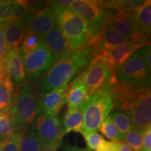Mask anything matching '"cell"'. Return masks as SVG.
<instances>
[{"label":"cell","mask_w":151,"mask_h":151,"mask_svg":"<svg viewBox=\"0 0 151 151\" xmlns=\"http://www.w3.org/2000/svg\"><path fill=\"white\" fill-rule=\"evenodd\" d=\"M65 151H90L87 148H79L76 146H67L65 147Z\"/></svg>","instance_id":"f35d334b"},{"label":"cell","mask_w":151,"mask_h":151,"mask_svg":"<svg viewBox=\"0 0 151 151\" xmlns=\"http://www.w3.org/2000/svg\"><path fill=\"white\" fill-rule=\"evenodd\" d=\"M70 85L42 93L38 101V113L50 117H58L65 104V97Z\"/></svg>","instance_id":"4fadbf2b"},{"label":"cell","mask_w":151,"mask_h":151,"mask_svg":"<svg viewBox=\"0 0 151 151\" xmlns=\"http://www.w3.org/2000/svg\"><path fill=\"white\" fill-rule=\"evenodd\" d=\"M72 0H55V1H49L50 6H60L67 7L70 5Z\"/></svg>","instance_id":"8d00e7d4"},{"label":"cell","mask_w":151,"mask_h":151,"mask_svg":"<svg viewBox=\"0 0 151 151\" xmlns=\"http://www.w3.org/2000/svg\"><path fill=\"white\" fill-rule=\"evenodd\" d=\"M150 44L125 42L111 47L97 55L94 58L107 64L116 76L122 66L138 50Z\"/></svg>","instance_id":"8fae6325"},{"label":"cell","mask_w":151,"mask_h":151,"mask_svg":"<svg viewBox=\"0 0 151 151\" xmlns=\"http://www.w3.org/2000/svg\"><path fill=\"white\" fill-rule=\"evenodd\" d=\"M83 136L85 141L88 146V149L91 150H98L104 146L107 141H106L102 136L99 134L97 131L81 132Z\"/></svg>","instance_id":"f546056e"},{"label":"cell","mask_w":151,"mask_h":151,"mask_svg":"<svg viewBox=\"0 0 151 151\" xmlns=\"http://www.w3.org/2000/svg\"><path fill=\"white\" fill-rule=\"evenodd\" d=\"M78 78L86 86L90 96L112 84L116 80L110 67L104 62L96 58H94L87 71Z\"/></svg>","instance_id":"9c48e42d"},{"label":"cell","mask_w":151,"mask_h":151,"mask_svg":"<svg viewBox=\"0 0 151 151\" xmlns=\"http://www.w3.org/2000/svg\"><path fill=\"white\" fill-rule=\"evenodd\" d=\"M28 80H33L47 72L58 59L47 48L42 40L39 47L29 53H21Z\"/></svg>","instance_id":"ba28073f"},{"label":"cell","mask_w":151,"mask_h":151,"mask_svg":"<svg viewBox=\"0 0 151 151\" xmlns=\"http://www.w3.org/2000/svg\"><path fill=\"white\" fill-rule=\"evenodd\" d=\"M143 151H151V127L142 131Z\"/></svg>","instance_id":"e575fe53"},{"label":"cell","mask_w":151,"mask_h":151,"mask_svg":"<svg viewBox=\"0 0 151 151\" xmlns=\"http://www.w3.org/2000/svg\"><path fill=\"white\" fill-rule=\"evenodd\" d=\"M105 27L118 32L120 35L127 38L129 42L131 38L135 34L139 32L136 27L134 11L120 12L106 9Z\"/></svg>","instance_id":"7c38bea8"},{"label":"cell","mask_w":151,"mask_h":151,"mask_svg":"<svg viewBox=\"0 0 151 151\" xmlns=\"http://www.w3.org/2000/svg\"><path fill=\"white\" fill-rule=\"evenodd\" d=\"M128 115L131 118L134 127L141 131L151 127L150 90L143 96Z\"/></svg>","instance_id":"2e32d148"},{"label":"cell","mask_w":151,"mask_h":151,"mask_svg":"<svg viewBox=\"0 0 151 151\" xmlns=\"http://www.w3.org/2000/svg\"><path fill=\"white\" fill-rule=\"evenodd\" d=\"M7 53L6 45L4 33L2 24L0 23V68L4 67V62Z\"/></svg>","instance_id":"836d02e7"},{"label":"cell","mask_w":151,"mask_h":151,"mask_svg":"<svg viewBox=\"0 0 151 151\" xmlns=\"http://www.w3.org/2000/svg\"><path fill=\"white\" fill-rule=\"evenodd\" d=\"M28 15L24 1H0V23L24 19Z\"/></svg>","instance_id":"d6986e66"},{"label":"cell","mask_w":151,"mask_h":151,"mask_svg":"<svg viewBox=\"0 0 151 151\" xmlns=\"http://www.w3.org/2000/svg\"><path fill=\"white\" fill-rule=\"evenodd\" d=\"M97 151H116L115 141H106L104 146Z\"/></svg>","instance_id":"74e56055"},{"label":"cell","mask_w":151,"mask_h":151,"mask_svg":"<svg viewBox=\"0 0 151 151\" xmlns=\"http://www.w3.org/2000/svg\"><path fill=\"white\" fill-rule=\"evenodd\" d=\"M37 94L28 84L20 85L14 95L13 107L9 113L16 120L18 130L27 129L32 126L38 115Z\"/></svg>","instance_id":"277c9868"},{"label":"cell","mask_w":151,"mask_h":151,"mask_svg":"<svg viewBox=\"0 0 151 151\" xmlns=\"http://www.w3.org/2000/svg\"><path fill=\"white\" fill-rule=\"evenodd\" d=\"M18 130L16 120L10 113L0 114V142Z\"/></svg>","instance_id":"4316f807"},{"label":"cell","mask_w":151,"mask_h":151,"mask_svg":"<svg viewBox=\"0 0 151 151\" xmlns=\"http://www.w3.org/2000/svg\"><path fill=\"white\" fill-rule=\"evenodd\" d=\"M83 123V106L75 108H68L64 118L63 126L65 134L71 132H82Z\"/></svg>","instance_id":"603a6c76"},{"label":"cell","mask_w":151,"mask_h":151,"mask_svg":"<svg viewBox=\"0 0 151 151\" xmlns=\"http://www.w3.org/2000/svg\"><path fill=\"white\" fill-rule=\"evenodd\" d=\"M67 8L85 20L91 39L99 35L104 28L106 9L101 1L75 0L71 1Z\"/></svg>","instance_id":"52a82bcc"},{"label":"cell","mask_w":151,"mask_h":151,"mask_svg":"<svg viewBox=\"0 0 151 151\" xmlns=\"http://www.w3.org/2000/svg\"><path fill=\"white\" fill-rule=\"evenodd\" d=\"M14 83L4 67L0 68V112L9 113L14 104Z\"/></svg>","instance_id":"ffe728a7"},{"label":"cell","mask_w":151,"mask_h":151,"mask_svg":"<svg viewBox=\"0 0 151 151\" xmlns=\"http://www.w3.org/2000/svg\"><path fill=\"white\" fill-rule=\"evenodd\" d=\"M150 90V88L124 83L116 80L111 84L113 107L128 114Z\"/></svg>","instance_id":"30bf717a"},{"label":"cell","mask_w":151,"mask_h":151,"mask_svg":"<svg viewBox=\"0 0 151 151\" xmlns=\"http://www.w3.org/2000/svg\"><path fill=\"white\" fill-rule=\"evenodd\" d=\"M24 5L29 14H38L50 9L49 1H24Z\"/></svg>","instance_id":"d6a6232c"},{"label":"cell","mask_w":151,"mask_h":151,"mask_svg":"<svg viewBox=\"0 0 151 151\" xmlns=\"http://www.w3.org/2000/svg\"><path fill=\"white\" fill-rule=\"evenodd\" d=\"M83 123L82 132H94L113 109L111 84L90 95L83 104Z\"/></svg>","instance_id":"3957f363"},{"label":"cell","mask_w":151,"mask_h":151,"mask_svg":"<svg viewBox=\"0 0 151 151\" xmlns=\"http://www.w3.org/2000/svg\"><path fill=\"white\" fill-rule=\"evenodd\" d=\"M7 51L19 48L25 35L26 20L22 19L2 24Z\"/></svg>","instance_id":"ac0fdd59"},{"label":"cell","mask_w":151,"mask_h":151,"mask_svg":"<svg viewBox=\"0 0 151 151\" xmlns=\"http://www.w3.org/2000/svg\"><path fill=\"white\" fill-rule=\"evenodd\" d=\"M109 116L116 126L122 139L134 127L131 118L127 113L113 109Z\"/></svg>","instance_id":"d4e9b609"},{"label":"cell","mask_w":151,"mask_h":151,"mask_svg":"<svg viewBox=\"0 0 151 151\" xmlns=\"http://www.w3.org/2000/svg\"><path fill=\"white\" fill-rule=\"evenodd\" d=\"M32 129L46 151H55L61 144L65 135L62 122L58 117L38 113Z\"/></svg>","instance_id":"8992f818"},{"label":"cell","mask_w":151,"mask_h":151,"mask_svg":"<svg viewBox=\"0 0 151 151\" xmlns=\"http://www.w3.org/2000/svg\"><path fill=\"white\" fill-rule=\"evenodd\" d=\"M122 141L131 147L134 151H143L142 131L134 127L126 134Z\"/></svg>","instance_id":"83f0119b"},{"label":"cell","mask_w":151,"mask_h":151,"mask_svg":"<svg viewBox=\"0 0 151 151\" xmlns=\"http://www.w3.org/2000/svg\"><path fill=\"white\" fill-rule=\"evenodd\" d=\"M100 132L106 138L111 140V141H121V137L119 133L116 126L111 120L110 117L108 116L104 120L99 128Z\"/></svg>","instance_id":"f1b7e54d"},{"label":"cell","mask_w":151,"mask_h":151,"mask_svg":"<svg viewBox=\"0 0 151 151\" xmlns=\"http://www.w3.org/2000/svg\"><path fill=\"white\" fill-rule=\"evenodd\" d=\"M22 130H18L0 142V151H20Z\"/></svg>","instance_id":"1f68e13d"},{"label":"cell","mask_w":151,"mask_h":151,"mask_svg":"<svg viewBox=\"0 0 151 151\" xmlns=\"http://www.w3.org/2000/svg\"><path fill=\"white\" fill-rule=\"evenodd\" d=\"M70 48L78 50L89 45L90 34L87 23L67 7L50 6Z\"/></svg>","instance_id":"7a4b0ae2"},{"label":"cell","mask_w":151,"mask_h":151,"mask_svg":"<svg viewBox=\"0 0 151 151\" xmlns=\"http://www.w3.org/2000/svg\"><path fill=\"white\" fill-rule=\"evenodd\" d=\"M90 97L88 90L82 82L77 78L70 84L65 97V104L68 108L80 106Z\"/></svg>","instance_id":"44dd1931"},{"label":"cell","mask_w":151,"mask_h":151,"mask_svg":"<svg viewBox=\"0 0 151 151\" xmlns=\"http://www.w3.org/2000/svg\"><path fill=\"white\" fill-rule=\"evenodd\" d=\"M25 33L22 42V46L19 49L20 52L24 54L34 51L39 47L42 41V39L39 36L32 33Z\"/></svg>","instance_id":"4dcf8cb0"},{"label":"cell","mask_w":151,"mask_h":151,"mask_svg":"<svg viewBox=\"0 0 151 151\" xmlns=\"http://www.w3.org/2000/svg\"><path fill=\"white\" fill-rule=\"evenodd\" d=\"M4 67L13 83H24L27 77L19 48L11 49L7 51Z\"/></svg>","instance_id":"e0dca14e"},{"label":"cell","mask_w":151,"mask_h":151,"mask_svg":"<svg viewBox=\"0 0 151 151\" xmlns=\"http://www.w3.org/2000/svg\"><path fill=\"white\" fill-rule=\"evenodd\" d=\"M1 113H1V112H0V114H1Z\"/></svg>","instance_id":"ab89813d"},{"label":"cell","mask_w":151,"mask_h":151,"mask_svg":"<svg viewBox=\"0 0 151 151\" xmlns=\"http://www.w3.org/2000/svg\"><path fill=\"white\" fill-rule=\"evenodd\" d=\"M41 39L47 48L56 57L58 60L69 56L75 52L70 48L67 39L62 33L58 24L46 35L42 36Z\"/></svg>","instance_id":"9a60e30c"},{"label":"cell","mask_w":151,"mask_h":151,"mask_svg":"<svg viewBox=\"0 0 151 151\" xmlns=\"http://www.w3.org/2000/svg\"><path fill=\"white\" fill-rule=\"evenodd\" d=\"M26 20L25 32L32 33L42 37L58 25L56 18L51 9L38 14H29L24 18Z\"/></svg>","instance_id":"5bb4252c"},{"label":"cell","mask_w":151,"mask_h":151,"mask_svg":"<svg viewBox=\"0 0 151 151\" xmlns=\"http://www.w3.org/2000/svg\"><path fill=\"white\" fill-rule=\"evenodd\" d=\"M20 151H46L32 129L22 130Z\"/></svg>","instance_id":"484cf974"},{"label":"cell","mask_w":151,"mask_h":151,"mask_svg":"<svg viewBox=\"0 0 151 151\" xmlns=\"http://www.w3.org/2000/svg\"><path fill=\"white\" fill-rule=\"evenodd\" d=\"M143 0H118L101 1L103 7L106 10L118 11L120 12H132L141 8L146 4Z\"/></svg>","instance_id":"cb8c5ba5"},{"label":"cell","mask_w":151,"mask_h":151,"mask_svg":"<svg viewBox=\"0 0 151 151\" xmlns=\"http://www.w3.org/2000/svg\"><path fill=\"white\" fill-rule=\"evenodd\" d=\"M150 47V45L143 47L129 58L117 73L116 80L150 88L151 71L146 63V53Z\"/></svg>","instance_id":"5b68a950"},{"label":"cell","mask_w":151,"mask_h":151,"mask_svg":"<svg viewBox=\"0 0 151 151\" xmlns=\"http://www.w3.org/2000/svg\"><path fill=\"white\" fill-rule=\"evenodd\" d=\"M95 57L90 45L58 60L47 71L41 86L42 93L69 86L77 75L88 69Z\"/></svg>","instance_id":"6da1fadb"},{"label":"cell","mask_w":151,"mask_h":151,"mask_svg":"<svg viewBox=\"0 0 151 151\" xmlns=\"http://www.w3.org/2000/svg\"><path fill=\"white\" fill-rule=\"evenodd\" d=\"M115 144H116V151H134L131 147L122 141H115Z\"/></svg>","instance_id":"d590c367"},{"label":"cell","mask_w":151,"mask_h":151,"mask_svg":"<svg viewBox=\"0 0 151 151\" xmlns=\"http://www.w3.org/2000/svg\"><path fill=\"white\" fill-rule=\"evenodd\" d=\"M134 18L137 31L150 39L151 31V1H146L141 8L134 11Z\"/></svg>","instance_id":"7402d4cb"}]
</instances>
